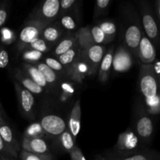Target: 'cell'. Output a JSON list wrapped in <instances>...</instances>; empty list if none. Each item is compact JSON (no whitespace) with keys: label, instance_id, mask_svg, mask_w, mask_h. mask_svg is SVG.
<instances>
[{"label":"cell","instance_id":"obj_1","mask_svg":"<svg viewBox=\"0 0 160 160\" xmlns=\"http://www.w3.org/2000/svg\"><path fill=\"white\" fill-rule=\"evenodd\" d=\"M121 38L123 43L129 49L134 59L138 61V51L144 34L138 11L131 3H126L120 7Z\"/></svg>","mask_w":160,"mask_h":160},{"label":"cell","instance_id":"obj_2","mask_svg":"<svg viewBox=\"0 0 160 160\" xmlns=\"http://www.w3.org/2000/svg\"><path fill=\"white\" fill-rule=\"evenodd\" d=\"M138 89L144 107L150 116L160 114V78L151 65H141Z\"/></svg>","mask_w":160,"mask_h":160},{"label":"cell","instance_id":"obj_3","mask_svg":"<svg viewBox=\"0 0 160 160\" xmlns=\"http://www.w3.org/2000/svg\"><path fill=\"white\" fill-rule=\"evenodd\" d=\"M81 56L88 69V76L93 77L98 73L99 64L106 53L105 45H98L93 42L88 27L80 28L75 33Z\"/></svg>","mask_w":160,"mask_h":160},{"label":"cell","instance_id":"obj_4","mask_svg":"<svg viewBox=\"0 0 160 160\" xmlns=\"http://www.w3.org/2000/svg\"><path fill=\"white\" fill-rule=\"evenodd\" d=\"M138 12L143 31L154 45L160 47V24L155 12L154 6L148 1L138 2Z\"/></svg>","mask_w":160,"mask_h":160},{"label":"cell","instance_id":"obj_5","mask_svg":"<svg viewBox=\"0 0 160 160\" xmlns=\"http://www.w3.org/2000/svg\"><path fill=\"white\" fill-rule=\"evenodd\" d=\"M133 131L143 145H148L152 140L154 123L152 116L147 112L142 100L137 102L134 107Z\"/></svg>","mask_w":160,"mask_h":160},{"label":"cell","instance_id":"obj_6","mask_svg":"<svg viewBox=\"0 0 160 160\" xmlns=\"http://www.w3.org/2000/svg\"><path fill=\"white\" fill-rule=\"evenodd\" d=\"M60 14V1L47 0L34 8L26 21H35L44 24L56 22Z\"/></svg>","mask_w":160,"mask_h":160},{"label":"cell","instance_id":"obj_7","mask_svg":"<svg viewBox=\"0 0 160 160\" xmlns=\"http://www.w3.org/2000/svg\"><path fill=\"white\" fill-rule=\"evenodd\" d=\"M14 88L17 95L18 107L23 117L29 120H34L35 118V99L34 95L23 88L18 83L13 80Z\"/></svg>","mask_w":160,"mask_h":160},{"label":"cell","instance_id":"obj_8","mask_svg":"<svg viewBox=\"0 0 160 160\" xmlns=\"http://www.w3.org/2000/svg\"><path fill=\"white\" fill-rule=\"evenodd\" d=\"M145 148L132 128H128L119 135L117 142L111 151L119 154H127Z\"/></svg>","mask_w":160,"mask_h":160},{"label":"cell","instance_id":"obj_9","mask_svg":"<svg viewBox=\"0 0 160 160\" xmlns=\"http://www.w3.org/2000/svg\"><path fill=\"white\" fill-rule=\"evenodd\" d=\"M47 24L35 21H26V23L20 31L17 44V51L20 52L26 48L34 40L40 38L42 29Z\"/></svg>","mask_w":160,"mask_h":160},{"label":"cell","instance_id":"obj_10","mask_svg":"<svg viewBox=\"0 0 160 160\" xmlns=\"http://www.w3.org/2000/svg\"><path fill=\"white\" fill-rule=\"evenodd\" d=\"M134 60L129 49L121 43L114 51L112 68L115 73H126L131 70Z\"/></svg>","mask_w":160,"mask_h":160},{"label":"cell","instance_id":"obj_11","mask_svg":"<svg viewBox=\"0 0 160 160\" xmlns=\"http://www.w3.org/2000/svg\"><path fill=\"white\" fill-rule=\"evenodd\" d=\"M41 126L49 138H56L67 130V122L56 114H45L40 119Z\"/></svg>","mask_w":160,"mask_h":160},{"label":"cell","instance_id":"obj_12","mask_svg":"<svg viewBox=\"0 0 160 160\" xmlns=\"http://www.w3.org/2000/svg\"><path fill=\"white\" fill-rule=\"evenodd\" d=\"M105 156L109 160H160L159 152L145 148L127 154H119L109 151Z\"/></svg>","mask_w":160,"mask_h":160},{"label":"cell","instance_id":"obj_13","mask_svg":"<svg viewBox=\"0 0 160 160\" xmlns=\"http://www.w3.org/2000/svg\"><path fill=\"white\" fill-rule=\"evenodd\" d=\"M156 60V48L145 33L140 41L138 51V61L142 65H151Z\"/></svg>","mask_w":160,"mask_h":160},{"label":"cell","instance_id":"obj_14","mask_svg":"<svg viewBox=\"0 0 160 160\" xmlns=\"http://www.w3.org/2000/svg\"><path fill=\"white\" fill-rule=\"evenodd\" d=\"M12 75L14 81L33 95H40L45 92V90L34 82L20 67H14L12 70Z\"/></svg>","mask_w":160,"mask_h":160},{"label":"cell","instance_id":"obj_15","mask_svg":"<svg viewBox=\"0 0 160 160\" xmlns=\"http://www.w3.org/2000/svg\"><path fill=\"white\" fill-rule=\"evenodd\" d=\"M20 147L22 150L38 155L50 154V147L47 139L27 138L22 137Z\"/></svg>","mask_w":160,"mask_h":160},{"label":"cell","instance_id":"obj_16","mask_svg":"<svg viewBox=\"0 0 160 160\" xmlns=\"http://www.w3.org/2000/svg\"><path fill=\"white\" fill-rule=\"evenodd\" d=\"M66 31L62 29L57 21L47 24L42 29L40 38L54 47L61 40Z\"/></svg>","mask_w":160,"mask_h":160},{"label":"cell","instance_id":"obj_17","mask_svg":"<svg viewBox=\"0 0 160 160\" xmlns=\"http://www.w3.org/2000/svg\"><path fill=\"white\" fill-rule=\"evenodd\" d=\"M115 51V46L111 45L109 49L106 50L102 59L99 64L98 69V80L102 84H106L108 81L110 74V70L112 67V59Z\"/></svg>","mask_w":160,"mask_h":160},{"label":"cell","instance_id":"obj_18","mask_svg":"<svg viewBox=\"0 0 160 160\" xmlns=\"http://www.w3.org/2000/svg\"><path fill=\"white\" fill-rule=\"evenodd\" d=\"M81 100L78 99L73 104L70 111V116H69L68 121H67V130L70 131V134L76 140L77 137L81 131Z\"/></svg>","mask_w":160,"mask_h":160},{"label":"cell","instance_id":"obj_19","mask_svg":"<svg viewBox=\"0 0 160 160\" xmlns=\"http://www.w3.org/2000/svg\"><path fill=\"white\" fill-rule=\"evenodd\" d=\"M78 40H77L75 33L67 32L64 34L61 40L53 47L52 51L50 52V56H52L57 59L59 56H62L78 45Z\"/></svg>","mask_w":160,"mask_h":160},{"label":"cell","instance_id":"obj_20","mask_svg":"<svg viewBox=\"0 0 160 160\" xmlns=\"http://www.w3.org/2000/svg\"><path fill=\"white\" fill-rule=\"evenodd\" d=\"M75 84L76 83L67 78L61 79L57 89L54 93L55 97L59 103L66 104L73 96L76 89Z\"/></svg>","mask_w":160,"mask_h":160},{"label":"cell","instance_id":"obj_21","mask_svg":"<svg viewBox=\"0 0 160 160\" xmlns=\"http://www.w3.org/2000/svg\"><path fill=\"white\" fill-rule=\"evenodd\" d=\"M0 136L11 150L15 152L17 154L20 153L21 150L20 143H19V142L15 138L13 131L7 121L0 123Z\"/></svg>","mask_w":160,"mask_h":160},{"label":"cell","instance_id":"obj_22","mask_svg":"<svg viewBox=\"0 0 160 160\" xmlns=\"http://www.w3.org/2000/svg\"><path fill=\"white\" fill-rule=\"evenodd\" d=\"M35 66L38 69L39 71L42 73L45 81L49 86L50 92L54 94L56 92V89H57V87L59 85V82H60L61 79H62V78H61L56 72H54L52 69H50L43 61L38 62Z\"/></svg>","mask_w":160,"mask_h":160},{"label":"cell","instance_id":"obj_23","mask_svg":"<svg viewBox=\"0 0 160 160\" xmlns=\"http://www.w3.org/2000/svg\"><path fill=\"white\" fill-rule=\"evenodd\" d=\"M20 68L27 73L28 77L32 80L34 82H35L38 85L42 87L44 90H47L50 92V88L48 84L45 81V78L42 76V73L39 71L38 69L36 67L35 65H31V64L24 63L22 62Z\"/></svg>","mask_w":160,"mask_h":160},{"label":"cell","instance_id":"obj_24","mask_svg":"<svg viewBox=\"0 0 160 160\" xmlns=\"http://www.w3.org/2000/svg\"><path fill=\"white\" fill-rule=\"evenodd\" d=\"M80 58H81V50H80L79 45L78 44V45L75 46L74 48H71L68 52L62 54V56H59L57 59L65 67L67 73V72L78 62Z\"/></svg>","mask_w":160,"mask_h":160},{"label":"cell","instance_id":"obj_25","mask_svg":"<svg viewBox=\"0 0 160 160\" xmlns=\"http://www.w3.org/2000/svg\"><path fill=\"white\" fill-rule=\"evenodd\" d=\"M19 53L23 62L31 64V65H36L38 62H42L45 57V54L30 48H23L19 52Z\"/></svg>","mask_w":160,"mask_h":160},{"label":"cell","instance_id":"obj_26","mask_svg":"<svg viewBox=\"0 0 160 160\" xmlns=\"http://www.w3.org/2000/svg\"><path fill=\"white\" fill-rule=\"evenodd\" d=\"M56 141L59 149L65 152L70 153V151L76 146V140L73 138L67 128L59 137L56 138Z\"/></svg>","mask_w":160,"mask_h":160},{"label":"cell","instance_id":"obj_27","mask_svg":"<svg viewBox=\"0 0 160 160\" xmlns=\"http://www.w3.org/2000/svg\"><path fill=\"white\" fill-rule=\"evenodd\" d=\"M23 137L27 138H45L47 140L50 138L44 131L39 121L31 123L23 132Z\"/></svg>","mask_w":160,"mask_h":160},{"label":"cell","instance_id":"obj_28","mask_svg":"<svg viewBox=\"0 0 160 160\" xmlns=\"http://www.w3.org/2000/svg\"><path fill=\"white\" fill-rule=\"evenodd\" d=\"M70 13L60 14L56 21L59 23L61 28L68 33H76V29L78 28V23L74 17Z\"/></svg>","mask_w":160,"mask_h":160},{"label":"cell","instance_id":"obj_29","mask_svg":"<svg viewBox=\"0 0 160 160\" xmlns=\"http://www.w3.org/2000/svg\"><path fill=\"white\" fill-rule=\"evenodd\" d=\"M42 61H43L50 69H52L53 71L56 72L61 78H67V70H66L65 67L60 63V62H59L56 58L52 57V56H47L44 57Z\"/></svg>","mask_w":160,"mask_h":160},{"label":"cell","instance_id":"obj_30","mask_svg":"<svg viewBox=\"0 0 160 160\" xmlns=\"http://www.w3.org/2000/svg\"><path fill=\"white\" fill-rule=\"evenodd\" d=\"M97 25L99 27L100 29L106 34V36L109 39L110 42H112L114 40L116 35H117V25L113 21L109 20H102Z\"/></svg>","mask_w":160,"mask_h":160},{"label":"cell","instance_id":"obj_31","mask_svg":"<svg viewBox=\"0 0 160 160\" xmlns=\"http://www.w3.org/2000/svg\"><path fill=\"white\" fill-rule=\"evenodd\" d=\"M89 32H90L92 38L95 44L101 45H105L106 44L110 43V41L106 36V34L102 32L98 25H95L92 27H88Z\"/></svg>","mask_w":160,"mask_h":160},{"label":"cell","instance_id":"obj_32","mask_svg":"<svg viewBox=\"0 0 160 160\" xmlns=\"http://www.w3.org/2000/svg\"><path fill=\"white\" fill-rule=\"evenodd\" d=\"M26 48H32V49L36 50L38 52H40L43 53V54H46V53L50 52L52 51L53 47L52 45H50L49 44L47 43L43 39H42L41 38H38L34 40L33 42H31Z\"/></svg>","mask_w":160,"mask_h":160},{"label":"cell","instance_id":"obj_33","mask_svg":"<svg viewBox=\"0 0 160 160\" xmlns=\"http://www.w3.org/2000/svg\"><path fill=\"white\" fill-rule=\"evenodd\" d=\"M110 3V0H97L94 10V18H98L106 14Z\"/></svg>","mask_w":160,"mask_h":160},{"label":"cell","instance_id":"obj_34","mask_svg":"<svg viewBox=\"0 0 160 160\" xmlns=\"http://www.w3.org/2000/svg\"><path fill=\"white\" fill-rule=\"evenodd\" d=\"M10 2L8 1L0 2V29L4 26L9 17L10 11Z\"/></svg>","mask_w":160,"mask_h":160},{"label":"cell","instance_id":"obj_35","mask_svg":"<svg viewBox=\"0 0 160 160\" xmlns=\"http://www.w3.org/2000/svg\"><path fill=\"white\" fill-rule=\"evenodd\" d=\"M20 158L21 160H48L52 158V156L51 154H34L21 149L20 152Z\"/></svg>","mask_w":160,"mask_h":160},{"label":"cell","instance_id":"obj_36","mask_svg":"<svg viewBox=\"0 0 160 160\" xmlns=\"http://www.w3.org/2000/svg\"><path fill=\"white\" fill-rule=\"evenodd\" d=\"M0 156H8V157H12L16 158V159H17L18 157V154L8 147V145L2 140L1 136H0Z\"/></svg>","mask_w":160,"mask_h":160},{"label":"cell","instance_id":"obj_37","mask_svg":"<svg viewBox=\"0 0 160 160\" xmlns=\"http://www.w3.org/2000/svg\"><path fill=\"white\" fill-rule=\"evenodd\" d=\"M77 3L78 2L76 0H62L60 1V14L70 13L71 11H73Z\"/></svg>","mask_w":160,"mask_h":160},{"label":"cell","instance_id":"obj_38","mask_svg":"<svg viewBox=\"0 0 160 160\" xmlns=\"http://www.w3.org/2000/svg\"><path fill=\"white\" fill-rule=\"evenodd\" d=\"M9 62V55L7 49L3 45H0V69L8 66Z\"/></svg>","mask_w":160,"mask_h":160},{"label":"cell","instance_id":"obj_39","mask_svg":"<svg viewBox=\"0 0 160 160\" xmlns=\"http://www.w3.org/2000/svg\"><path fill=\"white\" fill-rule=\"evenodd\" d=\"M69 154L70 156V160H86L82 151L78 145H76Z\"/></svg>","mask_w":160,"mask_h":160},{"label":"cell","instance_id":"obj_40","mask_svg":"<svg viewBox=\"0 0 160 160\" xmlns=\"http://www.w3.org/2000/svg\"><path fill=\"white\" fill-rule=\"evenodd\" d=\"M3 31H5L2 32V38L4 39L3 42L5 44H10L16 40L17 38H16V35L13 31H10V30L7 29V28L3 29Z\"/></svg>","mask_w":160,"mask_h":160},{"label":"cell","instance_id":"obj_41","mask_svg":"<svg viewBox=\"0 0 160 160\" xmlns=\"http://www.w3.org/2000/svg\"><path fill=\"white\" fill-rule=\"evenodd\" d=\"M154 9L156 12V17H157L158 20L160 24V0H156L154 3Z\"/></svg>","mask_w":160,"mask_h":160},{"label":"cell","instance_id":"obj_42","mask_svg":"<svg viewBox=\"0 0 160 160\" xmlns=\"http://www.w3.org/2000/svg\"><path fill=\"white\" fill-rule=\"evenodd\" d=\"M4 121H7V120H6V115L4 112H2L0 110V123Z\"/></svg>","mask_w":160,"mask_h":160},{"label":"cell","instance_id":"obj_43","mask_svg":"<svg viewBox=\"0 0 160 160\" xmlns=\"http://www.w3.org/2000/svg\"><path fill=\"white\" fill-rule=\"evenodd\" d=\"M0 159H1V160H17L16 158L8 157V156H0Z\"/></svg>","mask_w":160,"mask_h":160},{"label":"cell","instance_id":"obj_44","mask_svg":"<svg viewBox=\"0 0 160 160\" xmlns=\"http://www.w3.org/2000/svg\"><path fill=\"white\" fill-rule=\"evenodd\" d=\"M95 160H109L106 156H98L95 158Z\"/></svg>","mask_w":160,"mask_h":160},{"label":"cell","instance_id":"obj_45","mask_svg":"<svg viewBox=\"0 0 160 160\" xmlns=\"http://www.w3.org/2000/svg\"><path fill=\"white\" fill-rule=\"evenodd\" d=\"M0 110H1L2 112H5V111H4V109H3V107H2V106L1 102H0Z\"/></svg>","mask_w":160,"mask_h":160},{"label":"cell","instance_id":"obj_46","mask_svg":"<svg viewBox=\"0 0 160 160\" xmlns=\"http://www.w3.org/2000/svg\"><path fill=\"white\" fill-rule=\"evenodd\" d=\"M48 160H53V158H51V159H49Z\"/></svg>","mask_w":160,"mask_h":160},{"label":"cell","instance_id":"obj_47","mask_svg":"<svg viewBox=\"0 0 160 160\" xmlns=\"http://www.w3.org/2000/svg\"><path fill=\"white\" fill-rule=\"evenodd\" d=\"M0 160H1V159H0Z\"/></svg>","mask_w":160,"mask_h":160}]
</instances>
